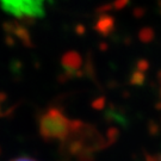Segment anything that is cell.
Segmentation results:
<instances>
[{"instance_id": "1", "label": "cell", "mask_w": 161, "mask_h": 161, "mask_svg": "<svg viewBox=\"0 0 161 161\" xmlns=\"http://www.w3.org/2000/svg\"><path fill=\"white\" fill-rule=\"evenodd\" d=\"M76 122L69 119L60 109L50 108L41 116L38 128L47 141H67L75 130Z\"/></svg>"}, {"instance_id": "2", "label": "cell", "mask_w": 161, "mask_h": 161, "mask_svg": "<svg viewBox=\"0 0 161 161\" xmlns=\"http://www.w3.org/2000/svg\"><path fill=\"white\" fill-rule=\"evenodd\" d=\"M3 11L18 19H38L46 14V0H0Z\"/></svg>"}, {"instance_id": "3", "label": "cell", "mask_w": 161, "mask_h": 161, "mask_svg": "<svg viewBox=\"0 0 161 161\" xmlns=\"http://www.w3.org/2000/svg\"><path fill=\"white\" fill-rule=\"evenodd\" d=\"M11 161H37L32 159V158H29V156H19V158H16Z\"/></svg>"}]
</instances>
